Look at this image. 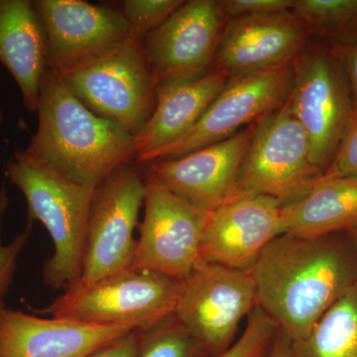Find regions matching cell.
I'll return each instance as SVG.
<instances>
[{
    "label": "cell",
    "mask_w": 357,
    "mask_h": 357,
    "mask_svg": "<svg viewBox=\"0 0 357 357\" xmlns=\"http://www.w3.org/2000/svg\"><path fill=\"white\" fill-rule=\"evenodd\" d=\"M251 273L257 307L297 342L357 283V250L347 232L312 239L282 234Z\"/></svg>",
    "instance_id": "obj_1"
},
{
    "label": "cell",
    "mask_w": 357,
    "mask_h": 357,
    "mask_svg": "<svg viewBox=\"0 0 357 357\" xmlns=\"http://www.w3.org/2000/svg\"><path fill=\"white\" fill-rule=\"evenodd\" d=\"M36 112V132L14 158L93 188L135 160L132 134L93 114L50 68L42 81Z\"/></svg>",
    "instance_id": "obj_2"
},
{
    "label": "cell",
    "mask_w": 357,
    "mask_h": 357,
    "mask_svg": "<svg viewBox=\"0 0 357 357\" xmlns=\"http://www.w3.org/2000/svg\"><path fill=\"white\" fill-rule=\"evenodd\" d=\"M9 182L24 195L28 220L46 227L53 255L43 268L45 283L74 288L83 271L89 210L96 188L77 184L16 158L6 165Z\"/></svg>",
    "instance_id": "obj_3"
},
{
    "label": "cell",
    "mask_w": 357,
    "mask_h": 357,
    "mask_svg": "<svg viewBox=\"0 0 357 357\" xmlns=\"http://www.w3.org/2000/svg\"><path fill=\"white\" fill-rule=\"evenodd\" d=\"M182 281L128 269L88 287L65 291L38 312L96 326L148 331L175 316Z\"/></svg>",
    "instance_id": "obj_4"
},
{
    "label": "cell",
    "mask_w": 357,
    "mask_h": 357,
    "mask_svg": "<svg viewBox=\"0 0 357 357\" xmlns=\"http://www.w3.org/2000/svg\"><path fill=\"white\" fill-rule=\"evenodd\" d=\"M93 114L136 134L156 105V84L143 41L130 36L116 48L60 76Z\"/></svg>",
    "instance_id": "obj_5"
},
{
    "label": "cell",
    "mask_w": 357,
    "mask_h": 357,
    "mask_svg": "<svg viewBox=\"0 0 357 357\" xmlns=\"http://www.w3.org/2000/svg\"><path fill=\"white\" fill-rule=\"evenodd\" d=\"M288 98L309 138L312 162L323 176L354 119L349 82L328 47H306L294 60Z\"/></svg>",
    "instance_id": "obj_6"
},
{
    "label": "cell",
    "mask_w": 357,
    "mask_h": 357,
    "mask_svg": "<svg viewBox=\"0 0 357 357\" xmlns=\"http://www.w3.org/2000/svg\"><path fill=\"white\" fill-rule=\"evenodd\" d=\"M145 180L146 173L131 162L119 167L96 188L83 271L72 289L88 287L132 268L137 243L133 234L144 203Z\"/></svg>",
    "instance_id": "obj_7"
},
{
    "label": "cell",
    "mask_w": 357,
    "mask_h": 357,
    "mask_svg": "<svg viewBox=\"0 0 357 357\" xmlns=\"http://www.w3.org/2000/svg\"><path fill=\"white\" fill-rule=\"evenodd\" d=\"M256 307L251 270L201 261L182 281L175 317L206 357H217L236 342L239 325Z\"/></svg>",
    "instance_id": "obj_8"
},
{
    "label": "cell",
    "mask_w": 357,
    "mask_h": 357,
    "mask_svg": "<svg viewBox=\"0 0 357 357\" xmlns=\"http://www.w3.org/2000/svg\"><path fill=\"white\" fill-rule=\"evenodd\" d=\"M321 177L306 131L287 98L278 109L256 122L239 192L265 195L284 206L304 196Z\"/></svg>",
    "instance_id": "obj_9"
},
{
    "label": "cell",
    "mask_w": 357,
    "mask_h": 357,
    "mask_svg": "<svg viewBox=\"0 0 357 357\" xmlns=\"http://www.w3.org/2000/svg\"><path fill=\"white\" fill-rule=\"evenodd\" d=\"M145 184L144 218L132 269L185 280L202 261L211 211L183 201L149 171Z\"/></svg>",
    "instance_id": "obj_10"
},
{
    "label": "cell",
    "mask_w": 357,
    "mask_h": 357,
    "mask_svg": "<svg viewBox=\"0 0 357 357\" xmlns=\"http://www.w3.org/2000/svg\"><path fill=\"white\" fill-rule=\"evenodd\" d=\"M227 16L215 0H189L143 42L156 86L196 81L213 70Z\"/></svg>",
    "instance_id": "obj_11"
},
{
    "label": "cell",
    "mask_w": 357,
    "mask_h": 357,
    "mask_svg": "<svg viewBox=\"0 0 357 357\" xmlns=\"http://www.w3.org/2000/svg\"><path fill=\"white\" fill-rule=\"evenodd\" d=\"M293 63L229 79L199 121L184 136L157 152L151 162L177 158L227 139L278 109L290 95Z\"/></svg>",
    "instance_id": "obj_12"
},
{
    "label": "cell",
    "mask_w": 357,
    "mask_h": 357,
    "mask_svg": "<svg viewBox=\"0 0 357 357\" xmlns=\"http://www.w3.org/2000/svg\"><path fill=\"white\" fill-rule=\"evenodd\" d=\"M49 46V68L62 76L105 55L129 37L121 10L83 0H34Z\"/></svg>",
    "instance_id": "obj_13"
},
{
    "label": "cell",
    "mask_w": 357,
    "mask_h": 357,
    "mask_svg": "<svg viewBox=\"0 0 357 357\" xmlns=\"http://www.w3.org/2000/svg\"><path fill=\"white\" fill-rule=\"evenodd\" d=\"M253 128L177 158L155 160L147 171L183 201L215 211L239 194Z\"/></svg>",
    "instance_id": "obj_14"
},
{
    "label": "cell",
    "mask_w": 357,
    "mask_h": 357,
    "mask_svg": "<svg viewBox=\"0 0 357 357\" xmlns=\"http://www.w3.org/2000/svg\"><path fill=\"white\" fill-rule=\"evenodd\" d=\"M281 208L271 197L239 192L211 211L202 243V261L230 269H252L264 249L285 234Z\"/></svg>",
    "instance_id": "obj_15"
},
{
    "label": "cell",
    "mask_w": 357,
    "mask_h": 357,
    "mask_svg": "<svg viewBox=\"0 0 357 357\" xmlns=\"http://www.w3.org/2000/svg\"><path fill=\"white\" fill-rule=\"evenodd\" d=\"M306 28L290 11L227 21L213 69L229 79L293 62L307 47Z\"/></svg>",
    "instance_id": "obj_16"
},
{
    "label": "cell",
    "mask_w": 357,
    "mask_h": 357,
    "mask_svg": "<svg viewBox=\"0 0 357 357\" xmlns=\"http://www.w3.org/2000/svg\"><path fill=\"white\" fill-rule=\"evenodd\" d=\"M136 330L0 310V357H86Z\"/></svg>",
    "instance_id": "obj_17"
},
{
    "label": "cell",
    "mask_w": 357,
    "mask_h": 357,
    "mask_svg": "<svg viewBox=\"0 0 357 357\" xmlns=\"http://www.w3.org/2000/svg\"><path fill=\"white\" fill-rule=\"evenodd\" d=\"M229 79L213 69L196 81L161 84L151 116L134 134L135 160L149 163L157 152L184 136L199 121Z\"/></svg>",
    "instance_id": "obj_18"
},
{
    "label": "cell",
    "mask_w": 357,
    "mask_h": 357,
    "mask_svg": "<svg viewBox=\"0 0 357 357\" xmlns=\"http://www.w3.org/2000/svg\"><path fill=\"white\" fill-rule=\"evenodd\" d=\"M0 63L17 84L25 109L36 112L49 69V46L43 23L29 0H0Z\"/></svg>",
    "instance_id": "obj_19"
},
{
    "label": "cell",
    "mask_w": 357,
    "mask_h": 357,
    "mask_svg": "<svg viewBox=\"0 0 357 357\" xmlns=\"http://www.w3.org/2000/svg\"><path fill=\"white\" fill-rule=\"evenodd\" d=\"M281 213L285 234L312 239L347 232L357 225V182L321 177Z\"/></svg>",
    "instance_id": "obj_20"
},
{
    "label": "cell",
    "mask_w": 357,
    "mask_h": 357,
    "mask_svg": "<svg viewBox=\"0 0 357 357\" xmlns=\"http://www.w3.org/2000/svg\"><path fill=\"white\" fill-rule=\"evenodd\" d=\"M292 351L294 357H357V283L292 342Z\"/></svg>",
    "instance_id": "obj_21"
},
{
    "label": "cell",
    "mask_w": 357,
    "mask_h": 357,
    "mask_svg": "<svg viewBox=\"0 0 357 357\" xmlns=\"http://www.w3.org/2000/svg\"><path fill=\"white\" fill-rule=\"evenodd\" d=\"M292 13L319 44H357V0H294Z\"/></svg>",
    "instance_id": "obj_22"
},
{
    "label": "cell",
    "mask_w": 357,
    "mask_h": 357,
    "mask_svg": "<svg viewBox=\"0 0 357 357\" xmlns=\"http://www.w3.org/2000/svg\"><path fill=\"white\" fill-rule=\"evenodd\" d=\"M137 357H206L175 316L145 332Z\"/></svg>",
    "instance_id": "obj_23"
},
{
    "label": "cell",
    "mask_w": 357,
    "mask_h": 357,
    "mask_svg": "<svg viewBox=\"0 0 357 357\" xmlns=\"http://www.w3.org/2000/svg\"><path fill=\"white\" fill-rule=\"evenodd\" d=\"M183 0H126L121 13L128 21L129 35L144 42L176 10L184 4Z\"/></svg>",
    "instance_id": "obj_24"
},
{
    "label": "cell",
    "mask_w": 357,
    "mask_h": 357,
    "mask_svg": "<svg viewBox=\"0 0 357 357\" xmlns=\"http://www.w3.org/2000/svg\"><path fill=\"white\" fill-rule=\"evenodd\" d=\"M278 330L273 319L256 307L248 316L243 335L217 357H269Z\"/></svg>",
    "instance_id": "obj_25"
},
{
    "label": "cell",
    "mask_w": 357,
    "mask_h": 357,
    "mask_svg": "<svg viewBox=\"0 0 357 357\" xmlns=\"http://www.w3.org/2000/svg\"><path fill=\"white\" fill-rule=\"evenodd\" d=\"M9 206V198L6 189H0V304L13 283L14 273L17 266L18 258L31 236L33 222L28 220L26 229L14 236L13 241L3 244L1 241L2 220Z\"/></svg>",
    "instance_id": "obj_26"
},
{
    "label": "cell",
    "mask_w": 357,
    "mask_h": 357,
    "mask_svg": "<svg viewBox=\"0 0 357 357\" xmlns=\"http://www.w3.org/2000/svg\"><path fill=\"white\" fill-rule=\"evenodd\" d=\"M324 178H342L357 182V117L354 119L332 164Z\"/></svg>",
    "instance_id": "obj_27"
},
{
    "label": "cell",
    "mask_w": 357,
    "mask_h": 357,
    "mask_svg": "<svg viewBox=\"0 0 357 357\" xmlns=\"http://www.w3.org/2000/svg\"><path fill=\"white\" fill-rule=\"evenodd\" d=\"M220 6L227 18L261 15L292 10L294 0H220Z\"/></svg>",
    "instance_id": "obj_28"
},
{
    "label": "cell",
    "mask_w": 357,
    "mask_h": 357,
    "mask_svg": "<svg viewBox=\"0 0 357 357\" xmlns=\"http://www.w3.org/2000/svg\"><path fill=\"white\" fill-rule=\"evenodd\" d=\"M145 332L146 331L136 328L105 349L86 357H137Z\"/></svg>",
    "instance_id": "obj_29"
},
{
    "label": "cell",
    "mask_w": 357,
    "mask_h": 357,
    "mask_svg": "<svg viewBox=\"0 0 357 357\" xmlns=\"http://www.w3.org/2000/svg\"><path fill=\"white\" fill-rule=\"evenodd\" d=\"M331 52L344 70L354 102V119L357 117V44L352 46L332 47ZM354 121V119H352Z\"/></svg>",
    "instance_id": "obj_30"
},
{
    "label": "cell",
    "mask_w": 357,
    "mask_h": 357,
    "mask_svg": "<svg viewBox=\"0 0 357 357\" xmlns=\"http://www.w3.org/2000/svg\"><path fill=\"white\" fill-rule=\"evenodd\" d=\"M269 357H294L292 351V342L289 340L280 328L275 337L273 345H272L271 351Z\"/></svg>",
    "instance_id": "obj_31"
},
{
    "label": "cell",
    "mask_w": 357,
    "mask_h": 357,
    "mask_svg": "<svg viewBox=\"0 0 357 357\" xmlns=\"http://www.w3.org/2000/svg\"><path fill=\"white\" fill-rule=\"evenodd\" d=\"M347 234L349 236V238L351 239L357 250V225L356 227H352V229L347 230Z\"/></svg>",
    "instance_id": "obj_32"
},
{
    "label": "cell",
    "mask_w": 357,
    "mask_h": 357,
    "mask_svg": "<svg viewBox=\"0 0 357 357\" xmlns=\"http://www.w3.org/2000/svg\"><path fill=\"white\" fill-rule=\"evenodd\" d=\"M2 121H3V114H2L1 109H0V128H1Z\"/></svg>",
    "instance_id": "obj_33"
},
{
    "label": "cell",
    "mask_w": 357,
    "mask_h": 357,
    "mask_svg": "<svg viewBox=\"0 0 357 357\" xmlns=\"http://www.w3.org/2000/svg\"><path fill=\"white\" fill-rule=\"evenodd\" d=\"M4 307V303H1V304H0V310L2 309V307Z\"/></svg>",
    "instance_id": "obj_34"
}]
</instances>
